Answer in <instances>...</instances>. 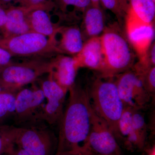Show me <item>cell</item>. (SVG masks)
<instances>
[{
  "label": "cell",
  "mask_w": 155,
  "mask_h": 155,
  "mask_svg": "<svg viewBox=\"0 0 155 155\" xmlns=\"http://www.w3.org/2000/svg\"><path fill=\"white\" fill-rule=\"evenodd\" d=\"M68 91V102L59 123L56 154L79 151L86 143L90 129L91 105L87 89L75 83Z\"/></svg>",
  "instance_id": "1"
},
{
  "label": "cell",
  "mask_w": 155,
  "mask_h": 155,
  "mask_svg": "<svg viewBox=\"0 0 155 155\" xmlns=\"http://www.w3.org/2000/svg\"><path fill=\"white\" fill-rule=\"evenodd\" d=\"M117 24L106 27L100 36L103 55L100 75L113 78L131 69L135 55L127 37Z\"/></svg>",
  "instance_id": "2"
},
{
  "label": "cell",
  "mask_w": 155,
  "mask_h": 155,
  "mask_svg": "<svg viewBox=\"0 0 155 155\" xmlns=\"http://www.w3.org/2000/svg\"><path fill=\"white\" fill-rule=\"evenodd\" d=\"M114 78L99 75L93 81L87 90L92 108L107 122L117 139L118 123L125 107Z\"/></svg>",
  "instance_id": "3"
},
{
  "label": "cell",
  "mask_w": 155,
  "mask_h": 155,
  "mask_svg": "<svg viewBox=\"0 0 155 155\" xmlns=\"http://www.w3.org/2000/svg\"><path fill=\"white\" fill-rule=\"evenodd\" d=\"M54 58H32L20 63L11 62L0 69V88L17 93L43 75L52 72Z\"/></svg>",
  "instance_id": "4"
},
{
  "label": "cell",
  "mask_w": 155,
  "mask_h": 155,
  "mask_svg": "<svg viewBox=\"0 0 155 155\" xmlns=\"http://www.w3.org/2000/svg\"><path fill=\"white\" fill-rule=\"evenodd\" d=\"M0 47L13 57L50 59L56 55L63 54L57 39L33 31L10 37L0 35Z\"/></svg>",
  "instance_id": "5"
},
{
  "label": "cell",
  "mask_w": 155,
  "mask_h": 155,
  "mask_svg": "<svg viewBox=\"0 0 155 155\" xmlns=\"http://www.w3.org/2000/svg\"><path fill=\"white\" fill-rule=\"evenodd\" d=\"M44 122L17 127L14 125L15 145L30 155H55L58 137Z\"/></svg>",
  "instance_id": "6"
},
{
  "label": "cell",
  "mask_w": 155,
  "mask_h": 155,
  "mask_svg": "<svg viewBox=\"0 0 155 155\" xmlns=\"http://www.w3.org/2000/svg\"><path fill=\"white\" fill-rule=\"evenodd\" d=\"M33 84L31 87L21 89L16 94L14 126L22 127L43 122L41 114L45 98L41 87Z\"/></svg>",
  "instance_id": "7"
},
{
  "label": "cell",
  "mask_w": 155,
  "mask_h": 155,
  "mask_svg": "<svg viewBox=\"0 0 155 155\" xmlns=\"http://www.w3.org/2000/svg\"><path fill=\"white\" fill-rule=\"evenodd\" d=\"M125 31L130 45L139 58L137 66L142 70H147L151 68L147 62V54L154 38V23L143 22L130 12L126 11Z\"/></svg>",
  "instance_id": "8"
},
{
  "label": "cell",
  "mask_w": 155,
  "mask_h": 155,
  "mask_svg": "<svg viewBox=\"0 0 155 155\" xmlns=\"http://www.w3.org/2000/svg\"><path fill=\"white\" fill-rule=\"evenodd\" d=\"M91 123L87 140L83 147L93 155H122L119 142L107 122L91 106Z\"/></svg>",
  "instance_id": "9"
},
{
  "label": "cell",
  "mask_w": 155,
  "mask_h": 155,
  "mask_svg": "<svg viewBox=\"0 0 155 155\" xmlns=\"http://www.w3.org/2000/svg\"><path fill=\"white\" fill-rule=\"evenodd\" d=\"M116 83L124 107L142 110L146 108L151 97L145 88L140 75L131 68L116 76Z\"/></svg>",
  "instance_id": "10"
},
{
  "label": "cell",
  "mask_w": 155,
  "mask_h": 155,
  "mask_svg": "<svg viewBox=\"0 0 155 155\" xmlns=\"http://www.w3.org/2000/svg\"><path fill=\"white\" fill-rule=\"evenodd\" d=\"M41 89L46 100L42 113L41 119L48 125L59 124L64 112L66 95L68 92L53 78L51 72L40 81Z\"/></svg>",
  "instance_id": "11"
},
{
  "label": "cell",
  "mask_w": 155,
  "mask_h": 155,
  "mask_svg": "<svg viewBox=\"0 0 155 155\" xmlns=\"http://www.w3.org/2000/svg\"><path fill=\"white\" fill-rule=\"evenodd\" d=\"M53 6L52 2L49 1L43 5L31 6L28 13V19L32 31L56 39L60 28L52 22L48 13Z\"/></svg>",
  "instance_id": "12"
},
{
  "label": "cell",
  "mask_w": 155,
  "mask_h": 155,
  "mask_svg": "<svg viewBox=\"0 0 155 155\" xmlns=\"http://www.w3.org/2000/svg\"><path fill=\"white\" fill-rule=\"evenodd\" d=\"M31 7L11 6L6 8L7 20L1 30L2 36L10 37L32 31L28 19Z\"/></svg>",
  "instance_id": "13"
},
{
  "label": "cell",
  "mask_w": 155,
  "mask_h": 155,
  "mask_svg": "<svg viewBox=\"0 0 155 155\" xmlns=\"http://www.w3.org/2000/svg\"><path fill=\"white\" fill-rule=\"evenodd\" d=\"M78 67L74 58L59 54L54 58V67L52 75L54 79L65 91L75 83Z\"/></svg>",
  "instance_id": "14"
},
{
  "label": "cell",
  "mask_w": 155,
  "mask_h": 155,
  "mask_svg": "<svg viewBox=\"0 0 155 155\" xmlns=\"http://www.w3.org/2000/svg\"><path fill=\"white\" fill-rule=\"evenodd\" d=\"M132 109L125 107L118 125L117 141L120 140L123 147L128 150H142L146 143L142 141L133 128L132 124Z\"/></svg>",
  "instance_id": "15"
},
{
  "label": "cell",
  "mask_w": 155,
  "mask_h": 155,
  "mask_svg": "<svg viewBox=\"0 0 155 155\" xmlns=\"http://www.w3.org/2000/svg\"><path fill=\"white\" fill-rule=\"evenodd\" d=\"M74 58L78 68L85 67L99 72L103 62L100 36L88 39L80 52Z\"/></svg>",
  "instance_id": "16"
},
{
  "label": "cell",
  "mask_w": 155,
  "mask_h": 155,
  "mask_svg": "<svg viewBox=\"0 0 155 155\" xmlns=\"http://www.w3.org/2000/svg\"><path fill=\"white\" fill-rule=\"evenodd\" d=\"M58 33L61 34V41L58 46L62 54L76 56L83 47V35L77 26L60 28Z\"/></svg>",
  "instance_id": "17"
},
{
  "label": "cell",
  "mask_w": 155,
  "mask_h": 155,
  "mask_svg": "<svg viewBox=\"0 0 155 155\" xmlns=\"http://www.w3.org/2000/svg\"><path fill=\"white\" fill-rule=\"evenodd\" d=\"M83 26L88 38L98 37L105 28L104 17L101 7L91 5L83 13Z\"/></svg>",
  "instance_id": "18"
},
{
  "label": "cell",
  "mask_w": 155,
  "mask_h": 155,
  "mask_svg": "<svg viewBox=\"0 0 155 155\" xmlns=\"http://www.w3.org/2000/svg\"><path fill=\"white\" fill-rule=\"evenodd\" d=\"M148 23H154L155 2L153 0H130L127 11Z\"/></svg>",
  "instance_id": "19"
},
{
  "label": "cell",
  "mask_w": 155,
  "mask_h": 155,
  "mask_svg": "<svg viewBox=\"0 0 155 155\" xmlns=\"http://www.w3.org/2000/svg\"><path fill=\"white\" fill-rule=\"evenodd\" d=\"M17 94L0 88V125L14 120Z\"/></svg>",
  "instance_id": "20"
},
{
  "label": "cell",
  "mask_w": 155,
  "mask_h": 155,
  "mask_svg": "<svg viewBox=\"0 0 155 155\" xmlns=\"http://www.w3.org/2000/svg\"><path fill=\"white\" fill-rule=\"evenodd\" d=\"M15 146L14 125H0V155L8 153Z\"/></svg>",
  "instance_id": "21"
},
{
  "label": "cell",
  "mask_w": 155,
  "mask_h": 155,
  "mask_svg": "<svg viewBox=\"0 0 155 155\" xmlns=\"http://www.w3.org/2000/svg\"><path fill=\"white\" fill-rule=\"evenodd\" d=\"M141 110L132 109V124L134 129L142 141L146 144L147 130Z\"/></svg>",
  "instance_id": "22"
},
{
  "label": "cell",
  "mask_w": 155,
  "mask_h": 155,
  "mask_svg": "<svg viewBox=\"0 0 155 155\" xmlns=\"http://www.w3.org/2000/svg\"><path fill=\"white\" fill-rule=\"evenodd\" d=\"M139 75L141 76L147 91L151 98H153L155 94V67H151L143 74Z\"/></svg>",
  "instance_id": "23"
},
{
  "label": "cell",
  "mask_w": 155,
  "mask_h": 155,
  "mask_svg": "<svg viewBox=\"0 0 155 155\" xmlns=\"http://www.w3.org/2000/svg\"><path fill=\"white\" fill-rule=\"evenodd\" d=\"M53 5H58L63 11L66 10L68 6L73 7L75 9L84 13L87 8L91 5V0H54Z\"/></svg>",
  "instance_id": "24"
},
{
  "label": "cell",
  "mask_w": 155,
  "mask_h": 155,
  "mask_svg": "<svg viewBox=\"0 0 155 155\" xmlns=\"http://www.w3.org/2000/svg\"><path fill=\"white\" fill-rule=\"evenodd\" d=\"M101 3L105 8L117 16L125 14L128 7L122 0H100Z\"/></svg>",
  "instance_id": "25"
},
{
  "label": "cell",
  "mask_w": 155,
  "mask_h": 155,
  "mask_svg": "<svg viewBox=\"0 0 155 155\" xmlns=\"http://www.w3.org/2000/svg\"><path fill=\"white\" fill-rule=\"evenodd\" d=\"M12 57L9 52L0 47V69L11 63Z\"/></svg>",
  "instance_id": "26"
},
{
  "label": "cell",
  "mask_w": 155,
  "mask_h": 155,
  "mask_svg": "<svg viewBox=\"0 0 155 155\" xmlns=\"http://www.w3.org/2000/svg\"><path fill=\"white\" fill-rule=\"evenodd\" d=\"M147 64L150 67H155V44L153 42L148 50L147 54Z\"/></svg>",
  "instance_id": "27"
},
{
  "label": "cell",
  "mask_w": 155,
  "mask_h": 155,
  "mask_svg": "<svg viewBox=\"0 0 155 155\" xmlns=\"http://www.w3.org/2000/svg\"><path fill=\"white\" fill-rule=\"evenodd\" d=\"M7 20L6 8L0 4V30L5 26Z\"/></svg>",
  "instance_id": "28"
},
{
  "label": "cell",
  "mask_w": 155,
  "mask_h": 155,
  "mask_svg": "<svg viewBox=\"0 0 155 155\" xmlns=\"http://www.w3.org/2000/svg\"><path fill=\"white\" fill-rule=\"evenodd\" d=\"M48 2V0H25L22 6L31 7L43 5Z\"/></svg>",
  "instance_id": "29"
},
{
  "label": "cell",
  "mask_w": 155,
  "mask_h": 155,
  "mask_svg": "<svg viewBox=\"0 0 155 155\" xmlns=\"http://www.w3.org/2000/svg\"><path fill=\"white\" fill-rule=\"evenodd\" d=\"M25 0H0V4L7 8L12 6V3H19L20 6H22Z\"/></svg>",
  "instance_id": "30"
},
{
  "label": "cell",
  "mask_w": 155,
  "mask_h": 155,
  "mask_svg": "<svg viewBox=\"0 0 155 155\" xmlns=\"http://www.w3.org/2000/svg\"><path fill=\"white\" fill-rule=\"evenodd\" d=\"M7 155H30L24 150L16 146Z\"/></svg>",
  "instance_id": "31"
},
{
  "label": "cell",
  "mask_w": 155,
  "mask_h": 155,
  "mask_svg": "<svg viewBox=\"0 0 155 155\" xmlns=\"http://www.w3.org/2000/svg\"><path fill=\"white\" fill-rule=\"evenodd\" d=\"M144 152L143 155H155V144L150 147L144 149Z\"/></svg>",
  "instance_id": "32"
},
{
  "label": "cell",
  "mask_w": 155,
  "mask_h": 155,
  "mask_svg": "<svg viewBox=\"0 0 155 155\" xmlns=\"http://www.w3.org/2000/svg\"><path fill=\"white\" fill-rule=\"evenodd\" d=\"M91 2L93 5L100 7V0H91Z\"/></svg>",
  "instance_id": "33"
},
{
  "label": "cell",
  "mask_w": 155,
  "mask_h": 155,
  "mask_svg": "<svg viewBox=\"0 0 155 155\" xmlns=\"http://www.w3.org/2000/svg\"><path fill=\"white\" fill-rule=\"evenodd\" d=\"M55 155H73L70 152H64L60 153L58 154H55Z\"/></svg>",
  "instance_id": "34"
},
{
  "label": "cell",
  "mask_w": 155,
  "mask_h": 155,
  "mask_svg": "<svg viewBox=\"0 0 155 155\" xmlns=\"http://www.w3.org/2000/svg\"><path fill=\"white\" fill-rule=\"evenodd\" d=\"M153 1H154V2H155V0H153Z\"/></svg>",
  "instance_id": "35"
}]
</instances>
